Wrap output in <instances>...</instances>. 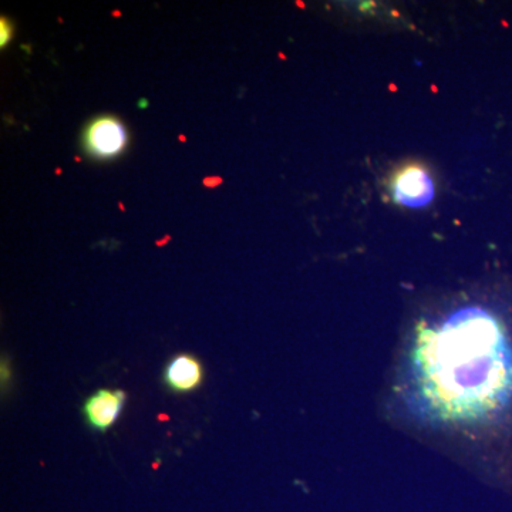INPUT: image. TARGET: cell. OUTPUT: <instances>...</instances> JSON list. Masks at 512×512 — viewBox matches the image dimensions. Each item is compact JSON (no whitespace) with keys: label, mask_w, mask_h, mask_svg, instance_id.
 <instances>
[{"label":"cell","mask_w":512,"mask_h":512,"mask_svg":"<svg viewBox=\"0 0 512 512\" xmlns=\"http://www.w3.org/2000/svg\"><path fill=\"white\" fill-rule=\"evenodd\" d=\"M393 194L404 207H426L434 198L433 180L424 168L409 165L394 177Z\"/></svg>","instance_id":"obj_2"},{"label":"cell","mask_w":512,"mask_h":512,"mask_svg":"<svg viewBox=\"0 0 512 512\" xmlns=\"http://www.w3.org/2000/svg\"><path fill=\"white\" fill-rule=\"evenodd\" d=\"M204 370L200 360L191 355L175 356L164 372V382L175 393H188L200 387Z\"/></svg>","instance_id":"obj_5"},{"label":"cell","mask_w":512,"mask_h":512,"mask_svg":"<svg viewBox=\"0 0 512 512\" xmlns=\"http://www.w3.org/2000/svg\"><path fill=\"white\" fill-rule=\"evenodd\" d=\"M397 416L460 448L512 426V338L480 306L421 322L400 349L393 379Z\"/></svg>","instance_id":"obj_1"},{"label":"cell","mask_w":512,"mask_h":512,"mask_svg":"<svg viewBox=\"0 0 512 512\" xmlns=\"http://www.w3.org/2000/svg\"><path fill=\"white\" fill-rule=\"evenodd\" d=\"M126 402L121 390H99L84 403V416L94 430L107 431L119 419Z\"/></svg>","instance_id":"obj_3"},{"label":"cell","mask_w":512,"mask_h":512,"mask_svg":"<svg viewBox=\"0 0 512 512\" xmlns=\"http://www.w3.org/2000/svg\"><path fill=\"white\" fill-rule=\"evenodd\" d=\"M9 40V29L5 26V20H2V46L8 43Z\"/></svg>","instance_id":"obj_6"},{"label":"cell","mask_w":512,"mask_h":512,"mask_svg":"<svg viewBox=\"0 0 512 512\" xmlns=\"http://www.w3.org/2000/svg\"><path fill=\"white\" fill-rule=\"evenodd\" d=\"M127 143V134L123 124L114 119L94 121L86 133V146L96 157L116 156Z\"/></svg>","instance_id":"obj_4"}]
</instances>
